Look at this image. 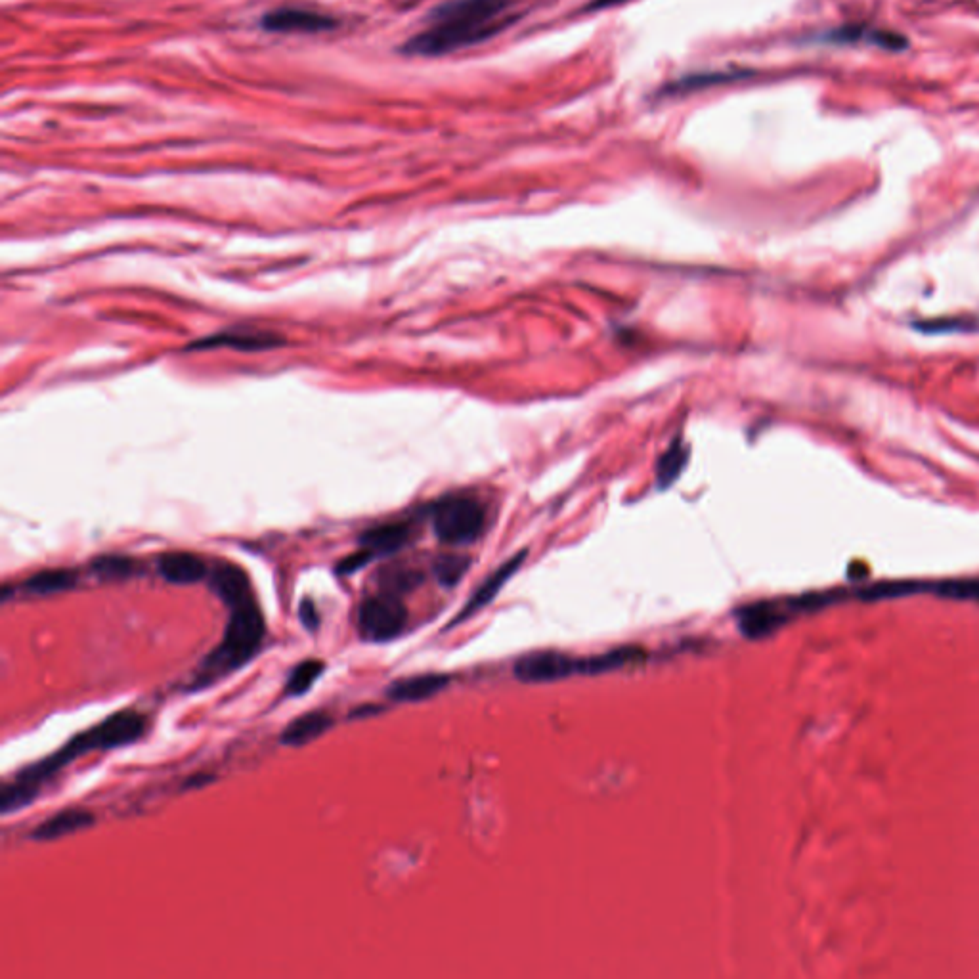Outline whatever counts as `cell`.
<instances>
[{
    "label": "cell",
    "mask_w": 979,
    "mask_h": 979,
    "mask_svg": "<svg viewBox=\"0 0 979 979\" xmlns=\"http://www.w3.org/2000/svg\"><path fill=\"white\" fill-rule=\"evenodd\" d=\"M450 681L452 679L448 675L442 674L412 675L394 681L387 695L396 702H419L444 691Z\"/></svg>",
    "instance_id": "4fadbf2b"
},
{
    "label": "cell",
    "mask_w": 979,
    "mask_h": 979,
    "mask_svg": "<svg viewBox=\"0 0 979 979\" xmlns=\"http://www.w3.org/2000/svg\"><path fill=\"white\" fill-rule=\"evenodd\" d=\"M689 461V448L683 444V440H675L674 444L666 450V454L660 457L658 467H656V480L660 488L672 486L677 477L683 473L685 465Z\"/></svg>",
    "instance_id": "ac0fdd59"
},
{
    "label": "cell",
    "mask_w": 979,
    "mask_h": 979,
    "mask_svg": "<svg viewBox=\"0 0 979 979\" xmlns=\"http://www.w3.org/2000/svg\"><path fill=\"white\" fill-rule=\"evenodd\" d=\"M159 574L176 586L197 584L207 576V565L201 557L190 551H169L157 561Z\"/></svg>",
    "instance_id": "30bf717a"
},
{
    "label": "cell",
    "mask_w": 979,
    "mask_h": 979,
    "mask_svg": "<svg viewBox=\"0 0 979 979\" xmlns=\"http://www.w3.org/2000/svg\"><path fill=\"white\" fill-rule=\"evenodd\" d=\"M148 729V719L134 710H121L108 719L100 721L92 729L77 735L75 739L69 740L64 748H60L56 754L48 756L43 762L29 765L18 775L20 781L27 783H43L46 777L54 775L62 767L75 758H81L83 754L94 752V750H111L119 746H127L134 740L140 739Z\"/></svg>",
    "instance_id": "7a4b0ae2"
},
{
    "label": "cell",
    "mask_w": 979,
    "mask_h": 979,
    "mask_svg": "<svg viewBox=\"0 0 979 979\" xmlns=\"http://www.w3.org/2000/svg\"><path fill=\"white\" fill-rule=\"evenodd\" d=\"M524 557H526V553L523 551V553L515 555L513 559H509L507 563H503V565H501L496 572H492V574H490V576L484 580V584H482V586H480V588L473 593L471 601L465 605V609L461 610V614H459V618H457L456 622H463L465 618H471V616H473V614H477L479 610L484 609V607H488V605L492 603V599H494V597L500 593L501 588L507 584V580H509V578H511V576H513V574H515V572L521 568Z\"/></svg>",
    "instance_id": "8fae6325"
},
{
    "label": "cell",
    "mask_w": 979,
    "mask_h": 979,
    "mask_svg": "<svg viewBox=\"0 0 979 979\" xmlns=\"http://www.w3.org/2000/svg\"><path fill=\"white\" fill-rule=\"evenodd\" d=\"M379 710H381V708H377V706H364V708L356 710V712H354V716H366V714L370 716V714H375V712H379Z\"/></svg>",
    "instance_id": "4dcf8cb0"
},
{
    "label": "cell",
    "mask_w": 979,
    "mask_h": 979,
    "mask_svg": "<svg viewBox=\"0 0 979 979\" xmlns=\"http://www.w3.org/2000/svg\"><path fill=\"white\" fill-rule=\"evenodd\" d=\"M75 584H77V576L73 570L50 568V570H41L33 574L29 580H25L23 589L35 595H52V593L75 588Z\"/></svg>",
    "instance_id": "e0dca14e"
},
{
    "label": "cell",
    "mask_w": 979,
    "mask_h": 979,
    "mask_svg": "<svg viewBox=\"0 0 979 979\" xmlns=\"http://www.w3.org/2000/svg\"><path fill=\"white\" fill-rule=\"evenodd\" d=\"M264 628V616L255 599L232 609L220 645L205 660V675L228 674L249 662L261 649Z\"/></svg>",
    "instance_id": "3957f363"
},
{
    "label": "cell",
    "mask_w": 979,
    "mask_h": 979,
    "mask_svg": "<svg viewBox=\"0 0 979 979\" xmlns=\"http://www.w3.org/2000/svg\"><path fill=\"white\" fill-rule=\"evenodd\" d=\"M467 568H469V561L465 557L446 555V557H440L435 563L436 578L444 586H454L461 580V576L465 574Z\"/></svg>",
    "instance_id": "cb8c5ba5"
},
{
    "label": "cell",
    "mask_w": 979,
    "mask_h": 979,
    "mask_svg": "<svg viewBox=\"0 0 979 979\" xmlns=\"http://www.w3.org/2000/svg\"><path fill=\"white\" fill-rule=\"evenodd\" d=\"M576 674H582V660L555 651L526 654L515 664V675L524 683H549Z\"/></svg>",
    "instance_id": "52a82bcc"
},
{
    "label": "cell",
    "mask_w": 979,
    "mask_h": 979,
    "mask_svg": "<svg viewBox=\"0 0 979 979\" xmlns=\"http://www.w3.org/2000/svg\"><path fill=\"white\" fill-rule=\"evenodd\" d=\"M326 666L320 660H305L293 668L289 681L285 685V693L291 697H301L310 691V687L324 674Z\"/></svg>",
    "instance_id": "d6986e66"
},
{
    "label": "cell",
    "mask_w": 979,
    "mask_h": 979,
    "mask_svg": "<svg viewBox=\"0 0 979 979\" xmlns=\"http://www.w3.org/2000/svg\"><path fill=\"white\" fill-rule=\"evenodd\" d=\"M211 588L217 593L218 599L230 609H236L243 603L253 601L249 576L238 565H230V563L218 565L211 576Z\"/></svg>",
    "instance_id": "ba28073f"
},
{
    "label": "cell",
    "mask_w": 979,
    "mask_h": 979,
    "mask_svg": "<svg viewBox=\"0 0 979 979\" xmlns=\"http://www.w3.org/2000/svg\"><path fill=\"white\" fill-rule=\"evenodd\" d=\"M92 570L102 580H123L134 572V561L121 555H104L92 563Z\"/></svg>",
    "instance_id": "44dd1931"
},
{
    "label": "cell",
    "mask_w": 979,
    "mask_h": 979,
    "mask_svg": "<svg viewBox=\"0 0 979 979\" xmlns=\"http://www.w3.org/2000/svg\"><path fill=\"white\" fill-rule=\"evenodd\" d=\"M511 0H448L429 14V25L402 44L408 56L435 58L488 41L511 20Z\"/></svg>",
    "instance_id": "6da1fadb"
},
{
    "label": "cell",
    "mask_w": 979,
    "mask_h": 979,
    "mask_svg": "<svg viewBox=\"0 0 979 979\" xmlns=\"http://www.w3.org/2000/svg\"><path fill=\"white\" fill-rule=\"evenodd\" d=\"M94 821H96V817L87 809H64L35 828L31 838L37 842H52V840L69 836L73 832L92 827Z\"/></svg>",
    "instance_id": "7c38bea8"
},
{
    "label": "cell",
    "mask_w": 979,
    "mask_h": 979,
    "mask_svg": "<svg viewBox=\"0 0 979 979\" xmlns=\"http://www.w3.org/2000/svg\"><path fill=\"white\" fill-rule=\"evenodd\" d=\"M371 559H373V553L362 547L358 553H354V555H350L347 559H343L339 563V566H337V570H339V574H352V572L360 570L362 566L368 565Z\"/></svg>",
    "instance_id": "4316f807"
},
{
    "label": "cell",
    "mask_w": 979,
    "mask_h": 979,
    "mask_svg": "<svg viewBox=\"0 0 979 979\" xmlns=\"http://www.w3.org/2000/svg\"><path fill=\"white\" fill-rule=\"evenodd\" d=\"M299 618H301V622H303V626H305L306 630L314 631L316 628H318V624H320V614H318V610H316L314 601L305 599V601L301 603V607H299Z\"/></svg>",
    "instance_id": "83f0119b"
},
{
    "label": "cell",
    "mask_w": 979,
    "mask_h": 979,
    "mask_svg": "<svg viewBox=\"0 0 979 979\" xmlns=\"http://www.w3.org/2000/svg\"><path fill=\"white\" fill-rule=\"evenodd\" d=\"M278 337L268 335V333H224L211 339L197 341L190 349H218V347H230L238 350H266L278 347Z\"/></svg>",
    "instance_id": "2e32d148"
},
{
    "label": "cell",
    "mask_w": 979,
    "mask_h": 979,
    "mask_svg": "<svg viewBox=\"0 0 979 979\" xmlns=\"http://www.w3.org/2000/svg\"><path fill=\"white\" fill-rule=\"evenodd\" d=\"M339 22L329 16L310 8L301 6H280L274 10H268L262 16L261 27L266 33H305V35H318L333 31Z\"/></svg>",
    "instance_id": "8992f818"
},
{
    "label": "cell",
    "mask_w": 979,
    "mask_h": 979,
    "mask_svg": "<svg viewBox=\"0 0 979 979\" xmlns=\"http://www.w3.org/2000/svg\"><path fill=\"white\" fill-rule=\"evenodd\" d=\"M872 37H874V27H869L865 23H849L832 29L828 35H825V41L836 44H855L861 41L872 43Z\"/></svg>",
    "instance_id": "7402d4cb"
},
{
    "label": "cell",
    "mask_w": 979,
    "mask_h": 979,
    "mask_svg": "<svg viewBox=\"0 0 979 979\" xmlns=\"http://www.w3.org/2000/svg\"><path fill=\"white\" fill-rule=\"evenodd\" d=\"M410 536H412L410 524H385V526H377V528H371L368 532H364L360 538V544L364 549L371 551L375 557V555H387V553L398 551L400 547L408 544Z\"/></svg>",
    "instance_id": "9a60e30c"
},
{
    "label": "cell",
    "mask_w": 979,
    "mask_h": 979,
    "mask_svg": "<svg viewBox=\"0 0 979 979\" xmlns=\"http://www.w3.org/2000/svg\"><path fill=\"white\" fill-rule=\"evenodd\" d=\"M737 616H739L740 631L750 639H762L765 635L779 630L788 620L786 610L771 601L746 605L737 612Z\"/></svg>",
    "instance_id": "9c48e42d"
},
{
    "label": "cell",
    "mask_w": 979,
    "mask_h": 979,
    "mask_svg": "<svg viewBox=\"0 0 979 979\" xmlns=\"http://www.w3.org/2000/svg\"><path fill=\"white\" fill-rule=\"evenodd\" d=\"M333 723L335 721L327 712H322V710L308 712V714L299 716L283 729L282 742L285 746H293V748L305 746V744H310L312 740L320 739L322 735H326L327 731L333 727Z\"/></svg>",
    "instance_id": "5bb4252c"
},
{
    "label": "cell",
    "mask_w": 979,
    "mask_h": 979,
    "mask_svg": "<svg viewBox=\"0 0 979 979\" xmlns=\"http://www.w3.org/2000/svg\"><path fill=\"white\" fill-rule=\"evenodd\" d=\"M408 624V609L400 595L383 591L368 597L358 610V630L371 643L396 639Z\"/></svg>",
    "instance_id": "5b68a950"
},
{
    "label": "cell",
    "mask_w": 979,
    "mask_h": 979,
    "mask_svg": "<svg viewBox=\"0 0 979 979\" xmlns=\"http://www.w3.org/2000/svg\"><path fill=\"white\" fill-rule=\"evenodd\" d=\"M630 0H591L588 4V10L595 12V10H607V8H614V6H620V4H626Z\"/></svg>",
    "instance_id": "f1b7e54d"
},
{
    "label": "cell",
    "mask_w": 979,
    "mask_h": 979,
    "mask_svg": "<svg viewBox=\"0 0 979 979\" xmlns=\"http://www.w3.org/2000/svg\"><path fill=\"white\" fill-rule=\"evenodd\" d=\"M213 779H215L213 775H203V773L201 775H194V777H190L186 781V788H197V786H203V784L213 783Z\"/></svg>",
    "instance_id": "f546056e"
},
{
    "label": "cell",
    "mask_w": 979,
    "mask_h": 979,
    "mask_svg": "<svg viewBox=\"0 0 979 979\" xmlns=\"http://www.w3.org/2000/svg\"><path fill=\"white\" fill-rule=\"evenodd\" d=\"M419 582H421L419 572L410 570V568H392V570H389L385 574V578H383L381 584L385 586V591L394 593V595H400L404 591L414 589Z\"/></svg>",
    "instance_id": "d4e9b609"
},
{
    "label": "cell",
    "mask_w": 979,
    "mask_h": 979,
    "mask_svg": "<svg viewBox=\"0 0 979 979\" xmlns=\"http://www.w3.org/2000/svg\"><path fill=\"white\" fill-rule=\"evenodd\" d=\"M39 792V784L27 783V781H16V783L4 784L0 790V811L4 815L22 809L23 805L31 804Z\"/></svg>",
    "instance_id": "ffe728a7"
},
{
    "label": "cell",
    "mask_w": 979,
    "mask_h": 979,
    "mask_svg": "<svg viewBox=\"0 0 979 979\" xmlns=\"http://www.w3.org/2000/svg\"><path fill=\"white\" fill-rule=\"evenodd\" d=\"M744 77V71H737V73H731V71H716V73H704V75H693V77H687L683 81H677L672 85V90L675 92H681V90H695V88L704 87H714V85H719V83H729V81H735V79H740Z\"/></svg>",
    "instance_id": "603a6c76"
},
{
    "label": "cell",
    "mask_w": 979,
    "mask_h": 979,
    "mask_svg": "<svg viewBox=\"0 0 979 979\" xmlns=\"http://www.w3.org/2000/svg\"><path fill=\"white\" fill-rule=\"evenodd\" d=\"M486 521L480 501L467 496L440 500L433 509L436 538L444 544H471L479 538Z\"/></svg>",
    "instance_id": "277c9868"
},
{
    "label": "cell",
    "mask_w": 979,
    "mask_h": 979,
    "mask_svg": "<svg viewBox=\"0 0 979 979\" xmlns=\"http://www.w3.org/2000/svg\"><path fill=\"white\" fill-rule=\"evenodd\" d=\"M937 593L949 599H974L979 601V580H955L937 586Z\"/></svg>",
    "instance_id": "484cf974"
}]
</instances>
